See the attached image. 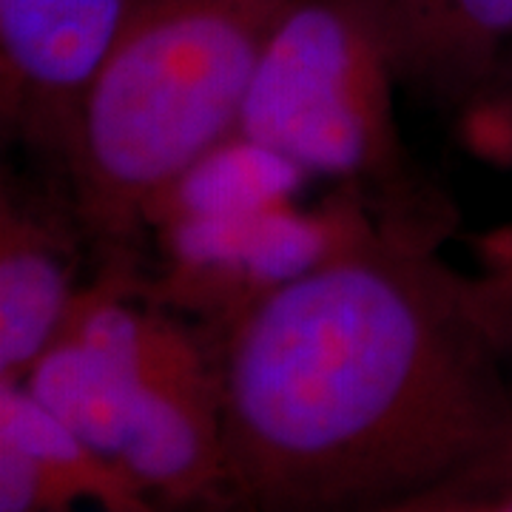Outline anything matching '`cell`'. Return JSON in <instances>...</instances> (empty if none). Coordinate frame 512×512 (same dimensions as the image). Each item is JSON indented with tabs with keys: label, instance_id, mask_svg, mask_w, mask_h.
<instances>
[{
	"label": "cell",
	"instance_id": "6da1fadb",
	"mask_svg": "<svg viewBox=\"0 0 512 512\" xmlns=\"http://www.w3.org/2000/svg\"><path fill=\"white\" fill-rule=\"evenodd\" d=\"M225 512H382L512 450V373L473 279L359 231L211 353Z\"/></svg>",
	"mask_w": 512,
	"mask_h": 512
},
{
	"label": "cell",
	"instance_id": "7a4b0ae2",
	"mask_svg": "<svg viewBox=\"0 0 512 512\" xmlns=\"http://www.w3.org/2000/svg\"><path fill=\"white\" fill-rule=\"evenodd\" d=\"M293 0H137L86 94L63 171L80 225L126 245L231 137Z\"/></svg>",
	"mask_w": 512,
	"mask_h": 512
},
{
	"label": "cell",
	"instance_id": "3957f363",
	"mask_svg": "<svg viewBox=\"0 0 512 512\" xmlns=\"http://www.w3.org/2000/svg\"><path fill=\"white\" fill-rule=\"evenodd\" d=\"M379 0H293L256 66L237 137L302 177L390 180L399 83Z\"/></svg>",
	"mask_w": 512,
	"mask_h": 512
},
{
	"label": "cell",
	"instance_id": "277c9868",
	"mask_svg": "<svg viewBox=\"0 0 512 512\" xmlns=\"http://www.w3.org/2000/svg\"><path fill=\"white\" fill-rule=\"evenodd\" d=\"M137 0H0L3 140L63 163L74 123Z\"/></svg>",
	"mask_w": 512,
	"mask_h": 512
},
{
	"label": "cell",
	"instance_id": "5b68a950",
	"mask_svg": "<svg viewBox=\"0 0 512 512\" xmlns=\"http://www.w3.org/2000/svg\"><path fill=\"white\" fill-rule=\"evenodd\" d=\"M72 222L46 197L3 180L0 191V382H23L69 325L77 279Z\"/></svg>",
	"mask_w": 512,
	"mask_h": 512
},
{
	"label": "cell",
	"instance_id": "8992f818",
	"mask_svg": "<svg viewBox=\"0 0 512 512\" xmlns=\"http://www.w3.org/2000/svg\"><path fill=\"white\" fill-rule=\"evenodd\" d=\"M0 512H163L151 495L37 402L0 382Z\"/></svg>",
	"mask_w": 512,
	"mask_h": 512
},
{
	"label": "cell",
	"instance_id": "52a82bcc",
	"mask_svg": "<svg viewBox=\"0 0 512 512\" xmlns=\"http://www.w3.org/2000/svg\"><path fill=\"white\" fill-rule=\"evenodd\" d=\"M399 77L458 100L493 74L512 43V0H379Z\"/></svg>",
	"mask_w": 512,
	"mask_h": 512
},
{
	"label": "cell",
	"instance_id": "ba28073f",
	"mask_svg": "<svg viewBox=\"0 0 512 512\" xmlns=\"http://www.w3.org/2000/svg\"><path fill=\"white\" fill-rule=\"evenodd\" d=\"M382 512H512V450Z\"/></svg>",
	"mask_w": 512,
	"mask_h": 512
},
{
	"label": "cell",
	"instance_id": "9c48e42d",
	"mask_svg": "<svg viewBox=\"0 0 512 512\" xmlns=\"http://www.w3.org/2000/svg\"><path fill=\"white\" fill-rule=\"evenodd\" d=\"M473 288H476V305L481 311V319L487 322L495 345L512 373V268L504 274L473 279Z\"/></svg>",
	"mask_w": 512,
	"mask_h": 512
}]
</instances>
